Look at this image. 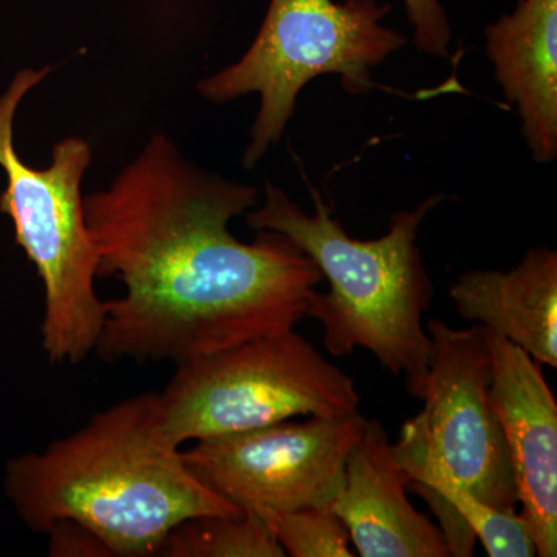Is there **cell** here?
<instances>
[{
    "instance_id": "1",
    "label": "cell",
    "mask_w": 557,
    "mask_h": 557,
    "mask_svg": "<svg viewBox=\"0 0 557 557\" xmlns=\"http://www.w3.org/2000/svg\"><path fill=\"white\" fill-rule=\"evenodd\" d=\"M258 200L252 186L194 166L163 132L84 197L97 277L124 285L106 300L98 357L178 364L295 329L324 277L282 234H231Z\"/></svg>"
},
{
    "instance_id": "2",
    "label": "cell",
    "mask_w": 557,
    "mask_h": 557,
    "mask_svg": "<svg viewBox=\"0 0 557 557\" xmlns=\"http://www.w3.org/2000/svg\"><path fill=\"white\" fill-rule=\"evenodd\" d=\"M5 490L32 530L72 520L112 557L156 556L185 520L245 512L186 467L164 434L159 392L116 403L42 453L14 458Z\"/></svg>"
},
{
    "instance_id": "3",
    "label": "cell",
    "mask_w": 557,
    "mask_h": 557,
    "mask_svg": "<svg viewBox=\"0 0 557 557\" xmlns=\"http://www.w3.org/2000/svg\"><path fill=\"white\" fill-rule=\"evenodd\" d=\"M310 194L309 214L267 182L265 199L245 214L247 223L287 237L327 278L329 293L311 295L306 317L321 322L324 347L333 357L366 348L388 372L406 375V384L417 383L431 359L423 314L434 296L418 231L429 212L450 197L432 194L412 211L395 212L380 239L359 240L348 236L319 190L310 186Z\"/></svg>"
},
{
    "instance_id": "4",
    "label": "cell",
    "mask_w": 557,
    "mask_h": 557,
    "mask_svg": "<svg viewBox=\"0 0 557 557\" xmlns=\"http://www.w3.org/2000/svg\"><path fill=\"white\" fill-rule=\"evenodd\" d=\"M49 72L21 70L0 98V168L7 174L0 212L13 222L16 244L42 281L40 344L47 358L51 364H78L95 351L106 317V302L95 289L97 249L81 194L91 150L84 139H61L50 166L39 171L20 159L13 143L22 98Z\"/></svg>"
},
{
    "instance_id": "5",
    "label": "cell",
    "mask_w": 557,
    "mask_h": 557,
    "mask_svg": "<svg viewBox=\"0 0 557 557\" xmlns=\"http://www.w3.org/2000/svg\"><path fill=\"white\" fill-rule=\"evenodd\" d=\"M391 9L379 0H271L247 53L197 86L214 104L259 94L244 168H255L281 141L310 81L339 76L350 95L375 87L372 70L408 44L384 25Z\"/></svg>"
},
{
    "instance_id": "6",
    "label": "cell",
    "mask_w": 557,
    "mask_h": 557,
    "mask_svg": "<svg viewBox=\"0 0 557 557\" xmlns=\"http://www.w3.org/2000/svg\"><path fill=\"white\" fill-rule=\"evenodd\" d=\"M172 445L270 426L296 416L357 412L355 380L295 330L178 362L159 392Z\"/></svg>"
},
{
    "instance_id": "7",
    "label": "cell",
    "mask_w": 557,
    "mask_h": 557,
    "mask_svg": "<svg viewBox=\"0 0 557 557\" xmlns=\"http://www.w3.org/2000/svg\"><path fill=\"white\" fill-rule=\"evenodd\" d=\"M426 375L406 384L424 403L392 445L406 487L423 497L438 487L467 491L491 507L515 512L518 486L504 431L490 401L491 354L485 327L428 322Z\"/></svg>"
},
{
    "instance_id": "8",
    "label": "cell",
    "mask_w": 557,
    "mask_h": 557,
    "mask_svg": "<svg viewBox=\"0 0 557 557\" xmlns=\"http://www.w3.org/2000/svg\"><path fill=\"white\" fill-rule=\"evenodd\" d=\"M368 418L310 417L199 440L182 457L209 490L242 511L287 512L330 507L344 482L348 454Z\"/></svg>"
},
{
    "instance_id": "9",
    "label": "cell",
    "mask_w": 557,
    "mask_h": 557,
    "mask_svg": "<svg viewBox=\"0 0 557 557\" xmlns=\"http://www.w3.org/2000/svg\"><path fill=\"white\" fill-rule=\"evenodd\" d=\"M490 401L511 460L536 555H557V403L541 362L485 327Z\"/></svg>"
},
{
    "instance_id": "10",
    "label": "cell",
    "mask_w": 557,
    "mask_h": 557,
    "mask_svg": "<svg viewBox=\"0 0 557 557\" xmlns=\"http://www.w3.org/2000/svg\"><path fill=\"white\" fill-rule=\"evenodd\" d=\"M386 429L368 420L346 461L343 486L330 508L362 557H449L445 534L406 494Z\"/></svg>"
},
{
    "instance_id": "11",
    "label": "cell",
    "mask_w": 557,
    "mask_h": 557,
    "mask_svg": "<svg viewBox=\"0 0 557 557\" xmlns=\"http://www.w3.org/2000/svg\"><path fill=\"white\" fill-rule=\"evenodd\" d=\"M485 50L502 94L518 110L531 157H557V0H519L485 27Z\"/></svg>"
},
{
    "instance_id": "12",
    "label": "cell",
    "mask_w": 557,
    "mask_h": 557,
    "mask_svg": "<svg viewBox=\"0 0 557 557\" xmlns=\"http://www.w3.org/2000/svg\"><path fill=\"white\" fill-rule=\"evenodd\" d=\"M461 318L557 368V252L537 247L507 273L472 270L449 288Z\"/></svg>"
},
{
    "instance_id": "13",
    "label": "cell",
    "mask_w": 557,
    "mask_h": 557,
    "mask_svg": "<svg viewBox=\"0 0 557 557\" xmlns=\"http://www.w3.org/2000/svg\"><path fill=\"white\" fill-rule=\"evenodd\" d=\"M164 557H284L265 520L256 512L200 516L180 523L160 545Z\"/></svg>"
},
{
    "instance_id": "14",
    "label": "cell",
    "mask_w": 557,
    "mask_h": 557,
    "mask_svg": "<svg viewBox=\"0 0 557 557\" xmlns=\"http://www.w3.org/2000/svg\"><path fill=\"white\" fill-rule=\"evenodd\" d=\"M285 555L292 557H351L348 531L330 507L287 512H262Z\"/></svg>"
},
{
    "instance_id": "15",
    "label": "cell",
    "mask_w": 557,
    "mask_h": 557,
    "mask_svg": "<svg viewBox=\"0 0 557 557\" xmlns=\"http://www.w3.org/2000/svg\"><path fill=\"white\" fill-rule=\"evenodd\" d=\"M413 32V44L428 57L450 58L453 27L440 0H399Z\"/></svg>"
},
{
    "instance_id": "16",
    "label": "cell",
    "mask_w": 557,
    "mask_h": 557,
    "mask_svg": "<svg viewBox=\"0 0 557 557\" xmlns=\"http://www.w3.org/2000/svg\"><path fill=\"white\" fill-rule=\"evenodd\" d=\"M50 556L112 557L109 548L87 530L72 520H61L49 528Z\"/></svg>"
}]
</instances>
